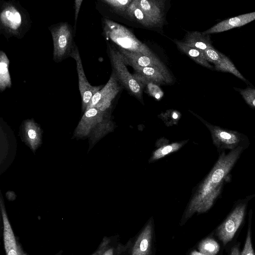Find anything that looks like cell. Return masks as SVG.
<instances>
[{"label": "cell", "instance_id": "8fae6325", "mask_svg": "<svg viewBox=\"0 0 255 255\" xmlns=\"http://www.w3.org/2000/svg\"><path fill=\"white\" fill-rule=\"evenodd\" d=\"M246 205H238L226 220L218 228L217 234L224 245L230 241L242 224Z\"/></svg>", "mask_w": 255, "mask_h": 255}, {"label": "cell", "instance_id": "4fadbf2b", "mask_svg": "<svg viewBox=\"0 0 255 255\" xmlns=\"http://www.w3.org/2000/svg\"><path fill=\"white\" fill-rule=\"evenodd\" d=\"M164 0H137L153 27L160 26L164 21Z\"/></svg>", "mask_w": 255, "mask_h": 255}, {"label": "cell", "instance_id": "f546056e", "mask_svg": "<svg viewBox=\"0 0 255 255\" xmlns=\"http://www.w3.org/2000/svg\"><path fill=\"white\" fill-rule=\"evenodd\" d=\"M241 255H255V252L252 245L251 231L250 229L248 232L244 250H243Z\"/></svg>", "mask_w": 255, "mask_h": 255}, {"label": "cell", "instance_id": "277c9868", "mask_svg": "<svg viewBox=\"0 0 255 255\" xmlns=\"http://www.w3.org/2000/svg\"><path fill=\"white\" fill-rule=\"evenodd\" d=\"M113 128V125L107 112L93 107L85 111L74 136L83 138L92 133L93 142H95Z\"/></svg>", "mask_w": 255, "mask_h": 255}, {"label": "cell", "instance_id": "9c48e42d", "mask_svg": "<svg viewBox=\"0 0 255 255\" xmlns=\"http://www.w3.org/2000/svg\"><path fill=\"white\" fill-rule=\"evenodd\" d=\"M210 130L213 142L219 149L233 150L241 146L243 140L244 134L237 131L225 129L204 122Z\"/></svg>", "mask_w": 255, "mask_h": 255}, {"label": "cell", "instance_id": "5b68a950", "mask_svg": "<svg viewBox=\"0 0 255 255\" xmlns=\"http://www.w3.org/2000/svg\"><path fill=\"white\" fill-rule=\"evenodd\" d=\"M154 219L151 217L134 237L124 245L122 255H155Z\"/></svg>", "mask_w": 255, "mask_h": 255}, {"label": "cell", "instance_id": "d6a6232c", "mask_svg": "<svg viewBox=\"0 0 255 255\" xmlns=\"http://www.w3.org/2000/svg\"><path fill=\"white\" fill-rule=\"evenodd\" d=\"M230 255H241L238 248L237 247L233 248Z\"/></svg>", "mask_w": 255, "mask_h": 255}, {"label": "cell", "instance_id": "5bb4252c", "mask_svg": "<svg viewBox=\"0 0 255 255\" xmlns=\"http://www.w3.org/2000/svg\"><path fill=\"white\" fill-rule=\"evenodd\" d=\"M135 73L145 79L158 85H169L173 83V78L168 70H164L157 67H142L131 66Z\"/></svg>", "mask_w": 255, "mask_h": 255}, {"label": "cell", "instance_id": "7a4b0ae2", "mask_svg": "<svg viewBox=\"0 0 255 255\" xmlns=\"http://www.w3.org/2000/svg\"><path fill=\"white\" fill-rule=\"evenodd\" d=\"M31 24L27 11L17 1H4L0 8V32L8 39H21Z\"/></svg>", "mask_w": 255, "mask_h": 255}, {"label": "cell", "instance_id": "4316f807", "mask_svg": "<svg viewBox=\"0 0 255 255\" xmlns=\"http://www.w3.org/2000/svg\"><path fill=\"white\" fill-rule=\"evenodd\" d=\"M240 92L246 103L255 108V89L247 88L240 90Z\"/></svg>", "mask_w": 255, "mask_h": 255}, {"label": "cell", "instance_id": "4dcf8cb0", "mask_svg": "<svg viewBox=\"0 0 255 255\" xmlns=\"http://www.w3.org/2000/svg\"><path fill=\"white\" fill-rule=\"evenodd\" d=\"M82 2V0H76L74 1V26L73 28L75 33L76 30L77 19Z\"/></svg>", "mask_w": 255, "mask_h": 255}, {"label": "cell", "instance_id": "7c38bea8", "mask_svg": "<svg viewBox=\"0 0 255 255\" xmlns=\"http://www.w3.org/2000/svg\"><path fill=\"white\" fill-rule=\"evenodd\" d=\"M0 206L3 225V240L6 255H26L16 242L9 223L2 197Z\"/></svg>", "mask_w": 255, "mask_h": 255}, {"label": "cell", "instance_id": "f1b7e54d", "mask_svg": "<svg viewBox=\"0 0 255 255\" xmlns=\"http://www.w3.org/2000/svg\"><path fill=\"white\" fill-rule=\"evenodd\" d=\"M204 53L208 62L215 64L220 59L222 53L212 47L205 50Z\"/></svg>", "mask_w": 255, "mask_h": 255}, {"label": "cell", "instance_id": "8992f818", "mask_svg": "<svg viewBox=\"0 0 255 255\" xmlns=\"http://www.w3.org/2000/svg\"><path fill=\"white\" fill-rule=\"evenodd\" d=\"M108 49L113 71L121 84L131 95L142 99L144 85L129 72L122 54L115 45L108 43Z\"/></svg>", "mask_w": 255, "mask_h": 255}, {"label": "cell", "instance_id": "ba28073f", "mask_svg": "<svg viewBox=\"0 0 255 255\" xmlns=\"http://www.w3.org/2000/svg\"><path fill=\"white\" fill-rule=\"evenodd\" d=\"M122 87L113 71L106 84L93 96L86 110L95 107L102 111L107 112L113 100L121 90Z\"/></svg>", "mask_w": 255, "mask_h": 255}, {"label": "cell", "instance_id": "cb8c5ba5", "mask_svg": "<svg viewBox=\"0 0 255 255\" xmlns=\"http://www.w3.org/2000/svg\"><path fill=\"white\" fill-rule=\"evenodd\" d=\"M198 249L204 255H215L219 251L220 246L215 240L208 238L199 243Z\"/></svg>", "mask_w": 255, "mask_h": 255}, {"label": "cell", "instance_id": "603a6c76", "mask_svg": "<svg viewBox=\"0 0 255 255\" xmlns=\"http://www.w3.org/2000/svg\"><path fill=\"white\" fill-rule=\"evenodd\" d=\"M185 141L174 142L164 145L157 149L153 153L149 161L152 162L164 157L167 154L175 152L179 149L184 144Z\"/></svg>", "mask_w": 255, "mask_h": 255}, {"label": "cell", "instance_id": "6da1fadb", "mask_svg": "<svg viewBox=\"0 0 255 255\" xmlns=\"http://www.w3.org/2000/svg\"><path fill=\"white\" fill-rule=\"evenodd\" d=\"M243 145L223 152L206 178L200 184L185 210L180 225H183L195 213H203L213 205L222 190L224 182L244 150Z\"/></svg>", "mask_w": 255, "mask_h": 255}, {"label": "cell", "instance_id": "1f68e13d", "mask_svg": "<svg viewBox=\"0 0 255 255\" xmlns=\"http://www.w3.org/2000/svg\"><path fill=\"white\" fill-rule=\"evenodd\" d=\"M111 241V239H105L103 240V243L101 244L98 250L92 255H101Z\"/></svg>", "mask_w": 255, "mask_h": 255}, {"label": "cell", "instance_id": "2e32d148", "mask_svg": "<svg viewBox=\"0 0 255 255\" xmlns=\"http://www.w3.org/2000/svg\"><path fill=\"white\" fill-rule=\"evenodd\" d=\"M255 20V11L224 20L202 32L205 35L224 32L244 25Z\"/></svg>", "mask_w": 255, "mask_h": 255}, {"label": "cell", "instance_id": "e0dca14e", "mask_svg": "<svg viewBox=\"0 0 255 255\" xmlns=\"http://www.w3.org/2000/svg\"><path fill=\"white\" fill-rule=\"evenodd\" d=\"M22 131L24 141L35 151L41 143L40 127L33 120H27L23 123Z\"/></svg>", "mask_w": 255, "mask_h": 255}, {"label": "cell", "instance_id": "52a82bcc", "mask_svg": "<svg viewBox=\"0 0 255 255\" xmlns=\"http://www.w3.org/2000/svg\"><path fill=\"white\" fill-rule=\"evenodd\" d=\"M49 30L53 43V59L59 63L69 57L76 44L74 41V31L67 22H61L51 25Z\"/></svg>", "mask_w": 255, "mask_h": 255}, {"label": "cell", "instance_id": "d6986e66", "mask_svg": "<svg viewBox=\"0 0 255 255\" xmlns=\"http://www.w3.org/2000/svg\"><path fill=\"white\" fill-rule=\"evenodd\" d=\"M174 41L178 49L196 63L207 68H213V66L209 64L206 59L203 52L188 46L182 41L176 40Z\"/></svg>", "mask_w": 255, "mask_h": 255}, {"label": "cell", "instance_id": "7402d4cb", "mask_svg": "<svg viewBox=\"0 0 255 255\" xmlns=\"http://www.w3.org/2000/svg\"><path fill=\"white\" fill-rule=\"evenodd\" d=\"M214 65L216 70L232 73L239 79L246 81V79L237 70L232 61L222 53L221 54L220 59Z\"/></svg>", "mask_w": 255, "mask_h": 255}, {"label": "cell", "instance_id": "44dd1931", "mask_svg": "<svg viewBox=\"0 0 255 255\" xmlns=\"http://www.w3.org/2000/svg\"><path fill=\"white\" fill-rule=\"evenodd\" d=\"M9 59L6 54L2 51H0V91L3 92L5 89L10 88L12 83L9 72Z\"/></svg>", "mask_w": 255, "mask_h": 255}, {"label": "cell", "instance_id": "836d02e7", "mask_svg": "<svg viewBox=\"0 0 255 255\" xmlns=\"http://www.w3.org/2000/svg\"><path fill=\"white\" fill-rule=\"evenodd\" d=\"M205 255L202 254L200 252H198L197 251L194 250L192 251H190L189 252V255Z\"/></svg>", "mask_w": 255, "mask_h": 255}, {"label": "cell", "instance_id": "30bf717a", "mask_svg": "<svg viewBox=\"0 0 255 255\" xmlns=\"http://www.w3.org/2000/svg\"><path fill=\"white\" fill-rule=\"evenodd\" d=\"M70 57L73 58L76 62L79 89L82 99V110L85 112L93 96L104 86H94L89 83L85 74L80 52L76 44L75 45Z\"/></svg>", "mask_w": 255, "mask_h": 255}, {"label": "cell", "instance_id": "ffe728a7", "mask_svg": "<svg viewBox=\"0 0 255 255\" xmlns=\"http://www.w3.org/2000/svg\"><path fill=\"white\" fill-rule=\"evenodd\" d=\"M125 12L129 18L139 23L144 26L153 27L145 13L139 6L137 0H132Z\"/></svg>", "mask_w": 255, "mask_h": 255}, {"label": "cell", "instance_id": "83f0119b", "mask_svg": "<svg viewBox=\"0 0 255 255\" xmlns=\"http://www.w3.org/2000/svg\"><path fill=\"white\" fill-rule=\"evenodd\" d=\"M111 243L112 240L101 255H122L124 245L117 242L114 246Z\"/></svg>", "mask_w": 255, "mask_h": 255}, {"label": "cell", "instance_id": "484cf974", "mask_svg": "<svg viewBox=\"0 0 255 255\" xmlns=\"http://www.w3.org/2000/svg\"><path fill=\"white\" fill-rule=\"evenodd\" d=\"M102 1L117 13L125 12L132 0H103Z\"/></svg>", "mask_w": 255, "mask_h": 255}, {"label": "cell", "instance_id": "d4e9b609", "mask_svg": "<svg viewBox=\"0 0 255 255\" xmlns=\"http://www.w3.org/2000/svg\"><path fill=\"white\" fill-rule=\"evenodd\" d=\"M133 75L134 78L142 83L144 86H146L147 92L150 96L157 100H159L162 98L163 93L158 85L146 80L135 73Z\"/></svg>", "mask_w": 255, "mask_h": 255}, {"label": "cell", "instance_id": "9a60e30c", "mask_svg": "<svg viewBox=\"0 0 255 255\" xmlns=\"http://www.w3.org/2000/svg\"><path fill=\"white\" fill-rule=\"evenodd\" d=\"M118 49L122 54L124 60L128 65H136L139 67H157L167 70L165 64L158 58L144 55L138 53L128 51L119 47Z\"/></svg>", "mask_w": 255, "mask_h": 255}, {"label": "cell", "instance_id": "e575fe53", "mask_svg": "<svg viewBox=\"0 0 255 255\" xmlns=\"http://www.w3.org/2000/svg\"><path fill=\"white\" fill-rule=\"evenodd\" d=\"M254 196H255V195H254Z\"/></svg>", "mask_w": 255, "mask_h": 255}, {"label": "cell", "instance_id": "3957f363", "mask_svg": "<svg viewBox=\"0 0 255 255\" xmlns=\"http://www.w3.org/2000/svg\"><path fill=\"white\" fill-rule=\"evenodd\" d=\"M103 32L106 37L119 47L144 55L156 57L145 44L139 41L127 27L107 18L103 20Z\"/></svg>", "mask_w": 255, "mask_h": 255}, {"label": "cell", "instance_id": "ac0fdd59", "mask_svg": "<svg viewBox=\"0 0 255 255\" xmlns=\"http://www.w3.org/2000/svg\"><path fill=\"white\" fill-rule=\"evenodd\" d=\"M188 46L204 52L207 49L213 47L209 35L199 31L188 32L182 41Z\"/></svg>", "mask_w": 255, "mask_h": 255}]
</instances>
